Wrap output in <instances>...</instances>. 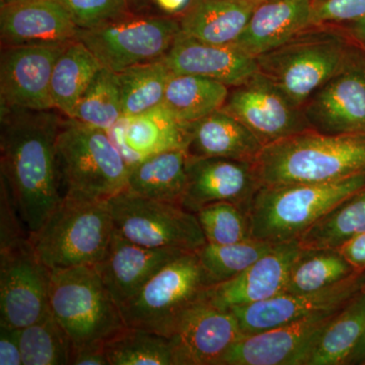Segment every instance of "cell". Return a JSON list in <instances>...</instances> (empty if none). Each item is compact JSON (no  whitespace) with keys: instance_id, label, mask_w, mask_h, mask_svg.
<instances>
[{"instance_id":"6da1fadb","label":"cell","mask_w":365,"mask_h":365,"mask_svg":"<svg viewBox=\"0 0 365 365\" xmlns=\"http://www.w3.org/2000/svg\"><path fill=\"white\" fill-rule=\"evenodd\" d=\"M62 119L52 112L1 111V178L29 235L61 202L56 141Z\"/></svg>"},{"instance_id":"7a4b0ae2","label":"cell","mask_w":365,"mask_h":365,"mask_svg":"<svg viewBox=\"0 0 365 365\" xmlns=\"http://www.w3.org/2000/svg\"><path fill=\"white\" fill-rule=\"evenodd\" d=\"M261 187L318 184L365 173V134L307 130L264 146L253 163Z\"/></svg>"},{"instance_id":"3957f363","label":"cell","mask_w":365,"mask_h":365,"mask_svg":"<svg viewBox=\"0 0 365 365\" xmlns=\"http://www.w3.org/2000/svg\"><path fill=\"white\" fill-rule=\"evenodd\" d=\"M365 189V173L318 184L261 187L249 208L254 239L282 244L300 237L346 199Z\"/></svg>"},{"instance_id":"277c9868","label":"cell","mask_w":365,"mask_h":365,"mask_svg":"<svg viewBox=\"0 0 365 365\" xmlns=\"http://www.w3.org/2000/svg\"><path fill=\"white\" fill-rule=\"evenodd\" d=\"M56 158L63 198L108 201L126 189L130 167L102 129L62 119Z\"/></svg>"},{"instance_id":"5b68a950","label":"cell","mask_w":365,"mask_h":365,"mask_svg":"<svg viewBox=\"0 0 365 365\" xmlns=\"http://www.w3.org/2000/svg\"><path fill=\"white\" fill-rule=\"evenodd\" d=\"M49 299L53 316L68 335L73 351L104 347L128 329L95 265L52 270Z\"/></svg>"},{"instance_id":"8992f818","label":"cell","mask_w":365,"mask_h":365,"mask_svg":"<svg viewBox=\"0 0 365 365\" xmlns=\"http://www.w3.org/2000/svg\"><path fill=\"white\" fill-rule=\"evenodd\" d=\"M352 49L344 34L314 26L256 59L259 72L302 109L339 71Z\"/></svg>"},{"instance_id":"52a82bcc","label":"cell","mask_w":365,"mask_h":365,"mask_svg":"<svg viewBox=\"0 0 365 365\" xmlns=\"http://www.w3.org/2000/svg\"><path fill=\"white\" fill-rule=\"evenodd\" d=\"M114 232L108 201L63 198L29 240L38 258L52 271L97 265Z\"/></svg>"},{"instance_id":"ba28073f","label":"cell","mask_w":365,"mask_h":365,"mask_svg":"<svg viewBox=\"0 0 365 365\" xmlns=\"http://www.w3.org/2000/svg\"><path fill=\"white\" fill-rule=\"evenodd\" d=\"M212 285L196 252H187L160 269L121 307L125 323L170 337L185 312L204 299Z\"/></svg>"},{"instance_id":"9c48e42d","label":"cell","mask_w":365,"mask_h":365,"mask_svg":"<svg viewBox=\"0 0 365 365\" xmlns=\"http://www.w3.org/2000/svg\"><path fill=\"white\" fill-rule=\"evenodd\" d=\"M115 232L150 249L196 252L206 244L195 213L124 190L108 200Z\"/></svg>"},{"instance_id":"30bf717a","label":"cell","mask_w":365,"mask_h":365,"mask_svg":"<svg viewBox=\"0 0 365 365\" xmlns=\"http://www.w3.org/2000/svg\"><path fill=\"white\" fill-rule=\"evenodd\" d=\"M180 21L168 16H118L95 28L79 30L81 41L101 66L119 72L163 59L181 34Z\"/></svg>"},{"instance_id":"8fae6325","label":"cell","mask_w":365,"mask_h":365,"mask_svg":"<svg viewBox=\"0 0 365 365\" xmlns=\"http://www.w3.org/2000/svg\"><path fill=\"white\" fill-rule=\"evenodd\" d=\"M50 276L30 240L0 250V326L21 330L47 316Z\"/></svg>"},{"instance_id":"7c38bea8","label":"cell","mask_w":365,"mask_h":365,"mask_svg":"<svg viewBox=\"0 0 365 365\" xmlns=\"http://www.w3.org/2000/svg\"><path fill=\"white\" fill-rule=\"evenodd\" d=\"M353 47L339 71L304 106L312 130L365 134V53Z\"/></svg>"},{"instance_id":"4fadbf2b","label":"cell","mask_w":365,"mask_h":365,"mask_svg":"<svg viewBox=\"0 0 365 365\" xmlns=\"http://www.w3.org/2000/svg\"><path fill=\"white\" fill-rule=\"evenodd\" d=\"M222 109L248 127L264 146L312 130L304 109L292 104L259 71L230 88Z\"/></svg>"},{"instance_id":"5bb4252c","label":"cell","mask_w":365,"mask_h":365,"mask_svg":"<svg viewBox=\"0 0 365 365\" xmlns=\"http://www.w3.org/2000/svg\"><path fill=\"white\" fill-rule=\"evenodd\" d=\"M66 45L1 47V111L54 109L51 98L53 69Z\"/></svg>"},{"instance_id":"9a60e30c","label":"cell","mask_w":365,"mask_h":365,"mask_svg":"<svg viewBox=\"0 0 365 365\" xmlns=\"http://www.w3.org/2000/svg\"><path fill=\"white\" fill-rule=\"evenodd\" d=\"M341 309L242 336L217 365H307L322 334Z\"/></svg>"},{"instance_id":"2e32d148","label":"cell","mask_w":365,"mask_h":365,"mask_svg":"<svg viewBox=\"0 0 365 365\" xmlns=\"http://www.w3.org/2000/svg\"><path fill=\"white\" fill-rule=\"evenodd\" d=\"M365 289V270L319 292L281 294L272 299L230 309L244 335L263 332L275 327L322 313L339 311Z\"/></svg>"},{"instance_id":"e0dca14e","label":"cell","mask_w":365,"mask_h":365,"mask_svg":"<svg viewBox=\"0 0 365 365\" xmlns=\"http://www.w3.org/2000/svg\"><path fill=\"white\" fill-rule=\"evenodd\" d=\"M242 336L234 313L215 307L205 297L185 312L169 338L176 365H217Z\"/></svg>"},{"instance_id":"ac0fdd59","label":"cell","mask_w":365,"mask_h":365,"mask_svg":"<svg viewBox=\"0 0 365 365\" xmlns=\"http://www.w3.org/2000/svg\"><path fill=\"white\" fill-rule=\"evenodd\" d=\"M188 184L182 207L192 213L215 202L248 209L260 189L251 162L225 158H192L187 165Z\"/></svg>"},{"instance_id":"d6986e66","label":"cell","mask_w":365,"mask_h":365,"mask_svg":"<svg viewBox=\"0 0 365 365\" xmlns=\"http://www.w3.org/2000/svg\"><path fill=\"white\" fill-rule=\"evenodd\" d=\"M302 251L297 241L275 244L240 275L209 287L206 299L220 309H232L283 294L292 265Z\"/></svg>"},{"instance_id":"ffe728a7","label":"cell","mask_w":365,"mask_h":365,"mask_svg":"<svg viewBox=\"0 0 365 365\" xmlns=\"http://www.w3.org/2000/svg\"><path fill=\"white\" fill-rule=\"evenodd\" d=\"M184 253L187 252L145 248L114 232L107 253L95 266L121 309L160 269Z\"/></svg>"},{"instance_id":"44dd1931","label":"cell","mask_w":365,"mask_h":365,"mask_svg":"<svg viewBox=\"0 0 365 365\" xmlns=\"http://www.w3.org/2000/svg\"><path fill=\"white\" fill-rule=\"evenodd\" d=\"M78 28L57 0H26L0 6L1 47L66 45Z\"/></svg>"},{"instance_id":"7402d4cb","label":"cell","mask_w":365,"mask_h":365,"mask_svg":"<svg viewBox=\"0 0 365 365\" xmlns=\"http://www.w3.org/2000/svg\"><path fill=\"white\" fill-rule=\"evenodd\" d=\"M163 59L172 73L210 78L230 88L259 71L257 59L235 45L209 44L182 33Z\"/></svg>"},{"instance_id":"603a6c76","label":"cell","mask_w":365,"mask_h":365,"mask_svg":"<svg viewBox=\"0 0 365 365\" xmlns=\"http://www.w3.org/2000/svg\"><path fill=\"white\" fill-rule=\"evenodd\" d=\"M106 132L130 169L163 151L186 150L188 143V126L163 104L137 116L122 117Z\"/></svg>"},{"instance_id":"cb8c5ba5","label":"cell","mask_w":365,"mask_h":365,"mask_svg":"<svg viewBox=\"0 0 365 365\" xmlns=\"http://www.w3.org/2000/svg\"><path fill=\"white\" fill-rule=\"evenodd\" d=\"M314 0H270L255 7L235 47L260 56L313 26Z\"/></svg>"},{"instance_id":"d4e9b609","label":"cell","mask_w":365,"mask_h":365,"mask_svg":"<svg viewBox=\"0 0 365 365\" xmlns=\"http://www.w3.org/2000/svg\"><path fill=\"white\" fill-rule=\"evenodd\" d=\"M264 145L248 127L222 109L188 126L192 158H225L254 163Z\"/></svg>"},{"instance_id":"484cf974","label":"cell","mask_w":365,"mask_h":365,"mask_svg":"<svg viewBox=\"0 0 365 365\" xmlns=\"http://www.w3.org/2000/svg\"><path fill=\"white\" fill-rule=\"evenodd\" d=\"M256 4L242 0H197L180 19L181 32L213 45H235Z\"/></svg>"},{"instance_id":"4316f807","label":"cell","mask_w":365,"mask_h":365,"mask_svg":"<svg viewBox=\"0 0 365 365\" xmlns=\"http://www.w3.org/2000/svg\"><path fill=\"white\" fill-rule=\"evenodd\" d=\"M188 158L185 148L151 155L131 168L125 190L145 198L182 206L188 184Z\"/></svg>"},{"instance_id":"83f0119b","label":"cell","mask_w":365,"mask_h":365,"mask_svg":"<svg viewBox=\"0 0 365 365\" xmlns=\"http://www.w3.org/2000/svg\"><path fill=\"white\" fill-rule=\"evenodd\" d=\"M98 60L81 41L73 40L64 47L53 69V107L69 118L86 88L102 68Z\"/></svg>"},{"instance_id":"f1b7e54d","label":"cell","mask_w":365,"mask_h":365,"mask_svg":"<svg viewBox=\"0 0 365 365\" xmlns=\"http://www.w3.org/2000/svg\"><path fill=\"white\" fill-rule=\"evenodd\" d=\"M230 86L213 79L172 73L165 90L163 105L184 126L222 109Z\"/></svg>"},{"instance_id":"f546056e","label":"cell","mask_w":365,"mask_h":365,"mask_svg":"<svg viewBox=\"0 0 365 365\" xmlns=\"http://www.w3.org/2000/svg\"><path fill=\"white\" fill-rule=\"evenodd\" d=\"M365 328V289L334 317L322 334L307 365H343Z\"/></svg>"},{"instance_id":"4dcf8cb0","label":"cell","mask_w":365,"mask_h":365,"mask_svg":"<svg viewBox=\"0 0 365 365\" xmlns=\"http://www.w3.org/2000/svg\"><path fill=\"white\" fill-rule=\"evenodd\" d=\"M338 249L302 250L294 261L283 294L319 292L357 272Z\"/></svg>"},{"instance_id":"1f68e13d","label":"cell","mask_w":365,"mask_h":365,"mask_svg":"<svg viewBox=\"0 0 365 365\" xmlns=\"http://www.w3.org/2000/svg\"><path fill=\"white\" fill-rule=\"evenodd\" d=\"M365 232V189L327 213L299 239L302 250L339 249Z\"/></svg>"},{"instance_id":"d6a6232c","label":"cell","mask_w":365,"mask_h":365,"mask_svg":"<svg viewBox=\"0 0 365 365\" xmlns=\"http://www.w3.org/2000/svg\"><path fill=\"white\" fill-rule=\"evenodd\" d=\"M117 76L123 117H134L163 104L172 72L158 59L129 67Z\"/></svg>"},{"instance_id":"836d02e7","label":"cell","mask_w":365,"mask_h":365,"mask_svg":"<svg viewBox=\"0 0 365 365\" xmlns=\"http://www.w3.org/2000/svg\"><path fill=\"white\" fill-rule=\"evenodd\" d=\"M123 117L121 91L116 72L102 68L74 108V121L108 131Z\"/></svg>"},{"instance_id":"e575fe53","label":"cell","mask_w":365,"mask_h":365,"mask_svg":"<svg viewBox=\"0 0 365 365\" xmlns=\"http://www.w3.org/2000/svg\"><path fill=\"white\" fill-rule=\"evenodd\" d=\"M20 342L23 365L71 364L73 346L52 312L21 329Z\"/></svg>"},{"instance_id":"d590c367","label":"cell","mask_w":365,"mask_h":365,"mask_svg":"<svg viewBox=\"0 0 365 365\" xmlns=\"http://www.w3.org/2000/svg\"><path fill=\"white\" fill-rule=\"evenodd\" d=\"M105 351L109 365H176L170 338L140 329H127Z\"/></svg>"},{"instance_id":"8d00e7d4","label":"cell","mask_w":365,"mask_h":365,"mask_svg":"<svg viewBox=\"0 0 365 365\" xmlns=\"http://www.w3.org/2000/svg\"><path fill=\"white\" fill-rule=\"evenodd\" d=\"M274 246L275 244L257 239L227 245L206 242L197 250L196 254L215 285L240 275L269 253Z\"/></svg>"},{"instance_id":"74e56055","label":"cell","mask_w":365,"mask_h":365,"mask_svg":"<svg viewBox=\"0 0 365 365\" xmlns=\"http://www.w3.org/2000/svg\"><path fill=\"white\" fill-rule=\"evenodd\" d=\"M195 215L206 242L210 244H235L254 239L249 210L237 204H208Z\"/></svg>"},{"instance_id":"f35d334b","label":"cell","mask_w":365,"mask_h":365,"mask_svg":"<svg viewBox=\"0 0 365 365\" xmlns=\"http://www.w3.org/2000/svg\"><path fill=\"white\" fill-rule=\"evenodd\" d=\"M79 30L95 28L128 13L127 0H57Z\"/></svg>"},{"instance_id":"ab89813d","label":"cell","mask_w":365,"mask_h":365,"mask_svg":"<svg viewBox=\"0 0 365 365\" xmlns=\"http://www.w3.org/2000/svg\"><path fill=\"white\" fill-rule=\"evenodd\" d=\"M365 19V0H314L313 26L355 23Z\"/></svg>"},{"instance_id":"60d3db41","label":"cell","mask_w":365,"mask_h":365,"mask_svg":"<svg viewBox=\"0 0 365 365\" xmlns=\"http://www.w3.org/2000/svg\"><path fill=\"white\" fill-rule=\"evenodd\" d=\"M24 222L6 181L1 178L0 189V250L16 246L29 239Z\"/></svg>"},{"instance_id":"b9f144b4","label":"cell","mask_w":365,"mask_h":365,"mask_svg":"<svg viewBox=\"0 0 365 365\" xmlns=\"http://www.w3.org/2000/svg\"><path fill=\"white\" fill-rule=\"evenodd\" d=\"M0 364L23 365L20 329L0 326Z\"/></svg>"},{"instance_id":"7bdbcfd3","label":"cell","mask_w":365,"mask_h":365,"mask_svg":"<svg viewBox=\"0 0 365 365\" xmlns=\"http://www.w3.org/2000/svg\"><path fill=\"white\" fill-rule=\"evenodd\" d=\"M338 250L353 267L365 270V232L353 237Z\"/></svg>"},{"instance_id":"ee69618b","label":"cell","mask_w":365,"mask_h":365,"mask_svg":"<svg viewBox=\"0 0 365 365\" xmlns=\"http://www.w3.org/2000/svg\"><path fill=\"white\" fill-rule=\"evenodd\" d=\"M72 365H109L104 347H88L73 351Z\"/></svg>"},{"instance_id":"f6af8a7d","label":"cell","mask_w":365,"mask_h":365,"mask_svg":"<svg viewBox=\"0 0 365 365\" xmlns=\"http://www.w3.org/2000/svg\"><path fill=\"white\" fill-rule=\"evenodd\" d=\"M160 9L170 14L185 13L191 6V0H155Z\"/></svg>"},{"instance_id":"bcb514c9","label":"cell","mask_w":365,"mask_h":365,"mask_svg":"<svg viewBox=\"0 0 365 365\" xmlns=\"http://www.w3.org/2000/svg\"><path fill=\"white\" fill-rule=\"evenodd\" d=\"M347 364L365 365V328L359 343L355 346L351 355L348 359Z\"/></svg>"},{"instance_id":"7dc6e473","label":"cell","mask_w":365,"mask_h":365,"mask_svg":"<svg viewBox=\"0 0 365 365\" xmlns=\"http://www.w3.org/2000/svg\"><path fill=\"white\" fill-rule=\"evenodd\" d=\"M350 36L365 50V19L348 25Z\"/></svg>"},{"instance_id":"c3c4849f","label":"cell","mask_w":365,"mask_h":365,"mask_svg":"<svg viewBox=\"0 0 365 365\" xmlns=\"http://www.w3.org/2000/svg\"><path fill=\"white\" fill-rule=\"evenodd\" d=\"M26 1V0H0V6H9V4H18V2Z\"/></svg>"},{"instance_id":"681fc988","label":"cell","mask_w":365,"mask_h":365,"mask_svg":"<svg viewBox=\"0 0 365 365\" xmlns=\"http://www.w3.org/2000/svg\"><path fill=\"white\" fill-rule=\"evenodd\" d=\"M242 1L250 2V4H256V6H258V4H264V2L270 1V0H242Z\"/></svg>"}]
</instances>
